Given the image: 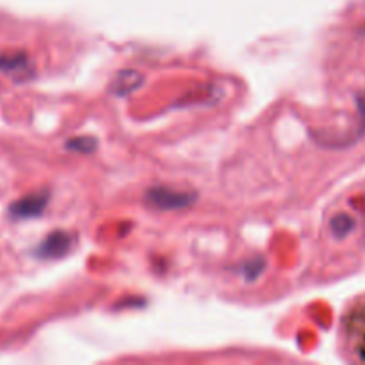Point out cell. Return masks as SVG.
Returning a JSON list of instances; mask_svg holds the SVG:
<instances>
[{"instance_id":"cell-1","label":"cell","mask_w":365,"mask_h":365,"mask_svg":"<svg viewBox=\"0 0 365 365\" xmlns=\"http://www.w3.org/2000/svg\"><path fill=\"white\" fill-rule=\"evenodd\" d=\"M146 202L159 210L185 209L195 202V192L175 191L171 187H153L146 192Z\"/></svg>"},{"instance_id":"cell-2","label":"cell","mask_w":365,"mask_h":365,"mask_svg":"<svg viewBox=\"0 0 365 365\" xmlns=\"http://www.w3.org/2000/svg\"><path fill=\"white\" fill-rule=\"evenodd\" d=\"M73 242V235L66 234V232H53L43 241V245L38 248V253L39 257H45V259H57V257L66 255Z\"/></svg>"},{"instance_id":"cell-3","label":"cell","mask_w":365,"mask_h":365,"mask_svg":"<svg viewBox=\"0 0 365 365\" xmlns=\"http://www.w3.org/2000/svg\"><path fill=\"white\" fill-rule=\"evenodd\" d=\"M46 202H48V195L46 192H38V195H31L21 198L14 205H11V216L16 220H25V217L38 216L43 212Z\"/></svg>"},{"instance_id":"cell-4","label":"cell","mask_w":365,"mask_h":365,"mask_svg":"<svg viewBox=\"0 0 365 365\" xmlns=\"http://www.w3.org/2000/svg\"><path fill=\"white\" fill-rule=\"evenodd\" d=\"M29 63H27V57L20 56V53H11V56H0V70L7 75H16L24 73L27 71Z\"/></svg>"},{"instance_id":"cell-5","label":"cell","mask_w":365,"mask_h":365,"mask_svg":"<svg viewBox=\"0 0 365 365\" xmlns=\"http://www.w3.org/2000/svg\"><path fill=\"white\" fill-rule=\"evenodd\" d=\"M330 227L331 232L335 234V237H346V235L355 228V221H353L348 214H337V216L331 220Z\"/></svg>"},{"instance_id":"cell-6","label":"cell","mask_w":365,"mask_h":365,"mask_svg":"<svg viewBox=\"0 0 365 365\" xmlns=\"http://www.w3.org/2000/svg\"><path fill=\"white\" fill-rule=\"evenodd\" d=\"M68 148L73 150V152H82V153H91L96 148V141L93 138H77L73 141L68 143Z\"/></svg>"}]
</instances>
